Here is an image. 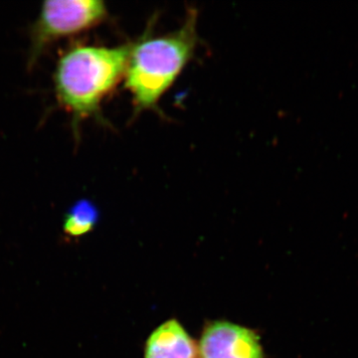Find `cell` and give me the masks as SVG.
Wrapping results in <instances>:
<instances>
[{
  "mask_svg": "<svg viewBox=\"0 0 358 358\" xmlns=\"http://www.w3.org/2000/svg\"><path fill=\"white\" fill-rule=\"evenodd\" d=\"M100 213L93 202L81 199L65 214L64 232L71 238H79L95 229Z\"/></svg>",
  "mask_w": 358,
  "mask_h": 358,
  "instance_id": "obj_6",
  "label": "cell"
},
{
  "mask_svg": "<svg viewBox=\"0 0 358 358\" xmlns=\"http://www.w3.org/2000/svg\"><path fill=\"white\" fill-rule=\"evenodd\" d=\"M143 358H199V345L178 319L155 327L143 348Z\"/></svg>",
  "mask_w": 358,
  "mask_h": 358,
  "instance_id": "obj_5",
  "label": "cell"
},
{
  "mask_svg": "<svg viewBox=\"0 0 358 358\" xmlns=\"http://www.w3.org/2000/svg\"><path fill=\"white\" fill-rule=\"evenodd\" d=\"M197 345L199 358H265L258 331L229 320L205 322Z\"/></svg>",
  "mask_w": 358,
  "mask_h": 358,
  "instance_id": "obj_4",
  "label": "cell"
},
{
  "mask_svg": "<svg viewBox=\"0 0 358 358\" xmlns=\"http://www.w3.org/2000/svg\"><path fill=\"white\" fill-rule=\"evenodd\" d=\"M131 45L77 44L60 56L54 73L56 98L72 115L74 129L83 120L100 115L103 98L126 75Z\"/></svg>",
  "mask_w": 358,
  "mask_h": 358,
  "instance_id": "obj_1",
  "label": "cell"
},
{
  "mask_svg": "<svg viewBox=\"0 0 358 358\" xmlns=\"http://www.w3.org/2000/svg\"><path fill=\"white\" fill-rule=\"evenodd\" d=\"M108 15L101 0H55L42 4L38 18L30 30L28 65H35L48 45L64 37L91 29Z\"/></svg>",
  "mask_w": 358,
  "mask_h": 358,
  "instance_id": "obj_3",
  "label": "cell"
},
{
  "mask_svg": "<svg viewBox=\"0 0 358 358\" xmlns=\"http://www.w3.org/2000/svg\"><path fill=\"white\" fill-rule=\"evenodd\" d=\"M197 13H188L176 31L159 37L145 35L131 45L124 84L136 112L157 108L189 62L197 44Z\"/></svg>",
  "mask_w": 358,
  "mask_h": 358,
  "instance_id": "obj_2",
  "label": "cell"
}]
</instances>
